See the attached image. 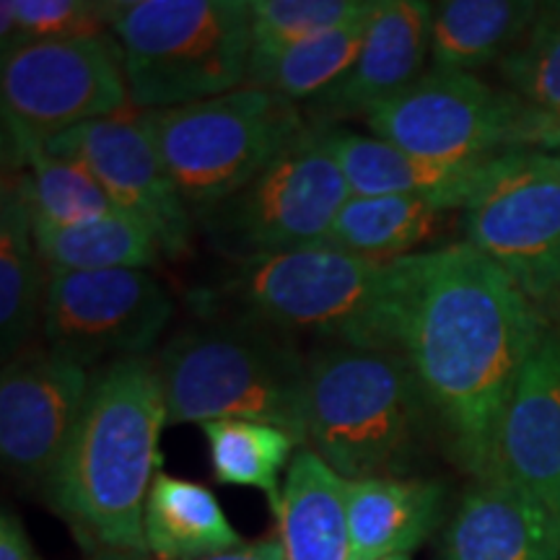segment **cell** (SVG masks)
Instances as JSON below:
<instances>
[{"label": "cell", "instance_id": "6da1fadb", "mask_svg": "<svg viewBox=\"0 0 560 560\" xmlns=\"http://www.w3.org/2000/svg\"><path fill=\"white\" fill-rule=\"evenodd\" d=\"M545 332L537 304L472 244L400 260L397 353L475 480L488 478L503 412Z\"/></svg>", "mask_w": 560, "mask_h": 560}, {"label": "cell", "instance_id": "7a4b0ae2", "mask_svg": "<svg viewBox=\"0 0 560 560\" xmlns=\"http://www.w3.org/2000/svg\"><path fill=\"white\" fill-rule=\"evenodd\" d=\"M166 425L156 361L145 355L96 369L73 439L47 486L55 511L109 552H145L143 514Z\"/></svg>", "mask_w": 560, "mask_h": 560}, {"label": "cell", "instance_id": "3957f363", "mask_svg": "<svg viewBox=\"0 0 560 560\" xmlns=\"http://www.w3.org/2000/svg\"><path fill=\"white\" fill-rule=\"evenodd\" d=\"M208 304L285 338L397 353L400 260H363L332 242L252 257L236 262Z\"/></svg>", "mask_w": 560, "mask_h": 560}, {"label": "cell", "instance_id": "277c9868", "mask_svg": "<svg viewBox=\"0 0 560 560\" xmlns=\"http://www.w3.org/2000/svg\"><path fill=\"white\" fill-rule=\"evenodd\" d=\"M429 412L395 350L325 346L306 361V446L346 480L400 478Z\"/></svg>", "mask_w": 560, "mask_h": 560}, {"label": "cell", "instance_id": "5b68a950", "mask_svg": "<svg viewBox=\"0 0 560 560\" xmlns=\"http://www.w3.org/2000/svg\"><path fill=\"white\" fill-rule=\"evenodd\" d=\"M306 361L293 338L242 319L187 327L156 359L166 420H262L306 446Z\"/></svg>", "mask_w": 560, "mask_h": 560}, {"label": "cell", "instance_id": "8992f818", "mask_svg": "<svg viewBox=\"0 0 560 560\" xmlns=\"http://www.w3.org/2000/svg\"><path fill=\"white\" fill-rule=\"evenodd\" d=\"M109 34L132 112L206 102L247 81L249 0H115Z\"/></svg>", "mask_w": 560, "mask_h": 560}, {"label": "cell", "instance_id": "52a82bcc", "mask_svg": "<svg viewBox=\"0 0 560 560\" xmlns=\"http://www.w3.org/2000/svg\"><path fill=\"white\" fill-rule=\"evenodd\" d=\"M136 115L195 221L249 185L310 128L299 104L255 86Z\"/></svg>", "mask_w": 560, "mask_h": 560}, {"label": "cell", "instance_id": "ba28073f", "mask_svg": "<svg viewBox=\"0 0 560 560\" xmlns=\"http://www.w3.org/2000/svg\"><path fill=\"white\" fill-rule=\"evenodd\" d=\"M353 198L335 156L332 125L310 122L280 156L198 223L234 262L327 242L342 206Z\"/></svg>", "mask_w": 560, "mask_h": 560}, {"label": "cell", "instance_id": "9c48e42d", "mask_svg": "<svg viewBox=\"0 0 560 560\" xmlns=\"http://www.w3.org/2000/svg\"><path fill=\"white\" fill-rule=\"evenodd\" d=\"M5 161L79 125L130 115L122 55L112 34L39 42L0 62Z\"/></svg>", "mask_w": 560, "mask_h": 560}, {"label": "cell", "instance_id": "30bf717a", "mask_svg": "<svg viewBox=\"0 0 560 560\" xmlns=\"http://www.w3.org/2000/svg\"><path fill=\"white\" fill-rule=\"evenodd\" d=\"M366 125L376 138L416 156L467 164L535 151L542 115L480 75L429 68L400 96L371 112Z\"/></svg>", "mask_w": 560, "mask_h": 560}, {"label": "cell", "instance_id": "8fae6325", "mask_svg": "<svg viewBox=\"0 0 560 560\" xmlns=\"http://www.w3.org/2000/svg\"><path fill=\"white\" fill-rule=\"evenodd\" d=\"M465 242L542 306L560 291V156L511 151L493 161L465 210Z\"/></svg>", "mask_w": 560, "mask_h": 560}, {"label": "cell", "instance_id": "7c38bea8", "mask_svg": "<svg viewBox=\"0 0 560 560\" xmlns=\"http://www.w3.org/2000/svg\"><path fill=\"white\" fill-rule=\"evenodd\" d=\"M174 304L149 270L50 272L42 332L47 348L91 369L145 359Z\"/></svg>", "mask_w": 560, "mask_h": 560}, {"label": "cell", "instance_id": "4fadbf2b", "mask_svg": "<svg viewBox=\"0 0 560 560\" xmlns=\"http://www.w3.org/2000/svg\"><path fill=\"white\" fill-rule=\"evenodd\" d=\"M45 149L86 166L112 206L149 226L161 255L179 260L190 252L195 215L138 115L79 125L52 138Z\"/></svg>", "mask_w": 560, "mask_h": 560}, {"label": "cell", "instance_id": "5bb4252c", "mask_svg": "<svg viewBox=\"0 0 560 560\" xmlns=\"http://www.w3.org/2000/svg\"><path fill=\"white\" fill-rule=\"evenodd\" d=\"M94 371L52 348H26L0 374V454L26 486H50L66 454Z\"/></svg>", "mask_w": 560, "mask_h": 560}, {"label": "cell", "instance_id": "9a60e30c", "mask_svg": "<svg viewBox=\"0 0 560 560\" xmlns=\"http://www.w3.org/2000/svg\"><path fill=\"white\" fill-rule=\"evenodd\" d=\"M433 5L425 0H380L359 58L338 83L310 102V122L338 125L366 117L425 73Z\"/></svg>", "mask_w": 560, "mask_h": 560}, {"label": "cell", "instance_id": "2e32d148", "mask_svg": "<svg viewBox=\"0 0 560 560\" xmlns=\"http://www.w3.org/2000/svg\"><path fill=\"white\" fill-rule=\"evenodd\" d=\"M486 480L522 488L560 514V332L550 325L503 412Z\"/></svg>", "mask_w": 560, "mask_h": 560}, {"label": "cell", "instance_id": "e0dca14e", "mask_svg": "<svg viewBox=\"0 0 560 560\" xmlns=\"http://www.w3.org/2000/svg\"><path fill=\"white\" fill-rule=\"evenodd\" d=\"M441 560H560V514L509 482L475 480L444 532Z\"/></svg>", "mask_w": 560, "mask_h": 560}, {"label": "cell", "instance_id": "ac0fdd59", "mask_svg": "<svg viewBox=\"0 0 560 560\" xmlns=\"http://www.w3.org/2000/svg\"><path fill=\"white\" fill-rule=\"evenodd\" d=\"M332 145L350 195L359 198L400 195V198L436 202L444 210H465L482 179L488 177L493 161L499 159L467 161V164L433 161L376 136L342 130L340 125H332Z\"/></svg>", "mask_w": 560, "mask_h": 560}, {"label": "cell", "instance_id": "d6986e66", "mask_svg": "<svg viewBox=\"0 0 560 560\" xmlns=\"http://www.w3.org/2000/svg\"><path fill=\"white\" fill-rule=\"evenodd\" d=\"M278 540L285 560H353L348 480L301 446L283 482Z\"/></svg>", "mask_w": 560, "mask_h": 560}, {"label": "cell", "instance_id": "ffe728a7", "mask_svg": "<svg viewBox=\"0 0 560 560\" xmlns=\"http://www.w3.org/2000/svg\"><path fill=\"white\" fill-rule=\"evenodd\" d=\"M353 560L410 556L439 527L444 486L418 478L348 480Z\"/></svg>", "mask_w": 560, "mask_h": 560}, {"label": "cell", "instance_id": "44dd1931", "mask_svg": "<svg viewBox=\"0 0 560 560\" xmlns=\"http://www.w3.org/2000/svg\"><path fill=\"white\" fill-rule=\"evenodd\" d=\"M47 265L34 240V221L16 179L5 174L0 195V342L3 363L32 348L42 327L47 296Z\"/></svg>", "mask_w": 560, "mask_h": 560}, {"label": "cell", "instance_id": "7402d4cb", "mask_svg": "<svg viewBox=\"0 0 560 560\" xmlns=\"http://www.w3.org/2000/svg\"><path fill=\"white\" fill-rule=\"evenodd\" d=\"M143 535L156 560H202L244 545L213 490L166 472H159L149 490Z\"/></svg>", "mask_w": 560, "mask_h": 560}, {"label": "cell", "instance_id": "603a6c76", "mask_svg": "<svg viewBox=\"0 0 560 560\" xmlns=\"http://www.w3.org/2000/svg\"><path fill=\"white\" fill-rule=\"evenodd\" d=\"M535 0H446L433 5L431 70L475 73L501 62L540 13Z\"/></svg>", "mask_w": 560, "mask_h": 560}, {"label": "cell", "instance_id": "cb8c5ba5", "mask_svg": "<svg viewBox=\"0 0 560 560\" xmlns=\"http://www.w3.org/2000/svg\"><path fill=\"white\" fill-rule=\"evenodd\" d=\"M376 9L380 0H366V5L346 24L268 58H252L244 86L268 89L293 104L312 102L338 83L359 58Z\"/></svg>", "mask_w": 560, "mask_h": 560}, {"label": "cell", "instance_id": "d4e9b609", "mask_svg": "<svg viewBox=\"0 0 560 560\" xmlns=\"http://www.w3.org/2000/svg\"><path fill=\"white\" fill-rule=\"evenodd\" d=\"M34 240L47 272L149 270L164 257L149 226L117 208L79 226L34 223Z\"/></svg>", "mask_w": 560, "mask_h": 560}, {"label": "cell", "instance_id": "484cf974", "mask_svg": "<svg viewBox=\"0 0 560 560\" xmlns=\"http://www.w3.org/2000/svg\"><path fill=\"white\" fill-rule=\"evenodd\" d=\"M441 213L444 208L429 200L400 198V195H380V198L353 195L335 219L327 242L363 260L395 262L416 255L418 244H423L436 231Z\"/></svg>", "mask_w": 560, "mask_h": 560}, {"label": "cell", "instance_id": "4316f807", "mask_svg": "<svg viewBox=\"0 0 560 560\" xmlns=\"http://www.w3.org/2000/svg\"><path fill=\"white\" fill-rule=\"evenodd\" d=\"M200 431L208 444L213 478L223 486L262 490L278 516L283 499L280 475L289 472L301 441L291 431L262 420H210Z\"/></svg>", "mask_w": 560, "mask_h": 560}, {"label": "cell", "instance_id": "83f0119b", "mask_svg": "<svg viewBox=\"0 0 560 560\" xmlns=\"http://www.w3.org/2000/svg\"><path fill=\"white\" fill-rule=\"evenodd\" d=\"M32 221L37 226H79L115 210L102 185L79 161L55 156L45 145H34L11 161Z\"/></svg>", "mask_w": 560, "mask_h": 560}, {"label": "cell", "instance_id": "f1b7e54d", "mask_svg": "<svg viewBox=\"0 0 560 560\" xmlns=\"http://www.w3.org/2000/svg\"><path fill=\"white\" fill-rule=\"evenodd\" d=\"M112 0H3L0 50L5 55L39 42L86 39L109 34Z\"/></svg>", "mask_w": 560, "mask_h": 560}, {"label": "cell", "instance_id": "f546056e", "mask_svg": "<svg viewBox=\"0 0 560 560\" xmlns=\"http://www.w3.org/2000/svg\"><path fill=\"white\" fill-rule=\"evenodd\" d=\"M503 83L540 115H560V0L542 3L527 34L499 62Z\"/></svg>", "mask_w": 560, "mask_h": 560}, {"label": "cell", "instance_id": "4dcf8cb0", "mask_svg": "<svg viewBox=\"0 0 560 560\" xmlns=\"http://www.w3.org/2000/svg\"><path fill=\"white\" fill-rule=\"evenodd\" d=\"M366 0H249L252 58H268L330 32L359 13Z\"/></svg>", "mask_w": 560, "mask_h": 560}, {"label": "cell", "instance_id": "1f68e13d", "mask_svg": "<svg viewBox=\"0 0 560 560\" xmlns=\"http://www.w3.org/2000/svg\"><path fill=\"white\" fill-rule=\"evenodd\" d=\"M0 560H42L32 537L26 535L24 522L11 511L0 516Z\"/></svg>", "mask_w": 560, "mask_h": 560}, {"label": "cell", "instance_id": "d6a6232c", "mask_svg": "<svg viewBox=\"0 0 560 560\" xmlns=\"http://www.w3.org/2000/svg\"><path fill=\"white\" fill-rule=\"evenodd\" d=\"M202 560H285L283 545L280 540H260V542H244L242 548L221 552V556L202 558Z\"/></svg>", "mask_w": 560, "mask_h": 560}, {"label": "cell", "instance_id": "836d02e7", "mask_svg": "<svg viewBox=\"0 0 560 560\" xmlns=\"http://www.w3.org/2000/svg\"><path fill=\"white\" fill-rule=\"evenodd\" d=\"M560 149V115H542V125L540 132H537L535 140V151H556Z\"/></svg>", "mask_w": 560, "mask_h": 560}, {"label": "cell", "instance_id": "e575fe53", "mask_svg": "<svg viewBox=\"0 0 560 560\" xmlns=\"http://www.w3.org/2000/svg\"><path fill=\"white\" fill-rule=\"evenodd\" d=\"M537 310L542 312L545 322H548V325L552 327V330H558V332H560V291H558L556 296H552L550 301H545L542 306H537Z\"/></svg>", "mask_w": 560, "mask_h": 560}, {"label": "cell", "instance_id": "d590c367", "mask_svg": "<svg viewBox=\"0 0 560 560\" xmlns=\"http://www.w3.org/2000/svg\"><path fill=\"white\" fill-rule=\"evenodd\" d=\"M374 560H410V556L400 552V556H382V558H374Z\"/></svg>", "mask_w": 560, "mask_h": 560}, {"label": "cell", "instance_id": "8d00e7d4", "mask_svg": "<svg viewBox=\"0 0 560 560\" xmlns=\"http://www.w3.org/2000/svg\"><path fill=\"white\" fill-rule=\"evenodd\" d=\"M100 560H120V558H117V556H115V558H112V556H104V558H100Z\"/></svg>", "mask_w": 560, "mask_h": 560}]
</instances>
